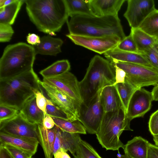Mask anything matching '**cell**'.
Returning <instances> with one entry per match:
<instances>
[{
	"instance_id": "cell-44",
	"label": "cell",
	"mask_w": 158,
	"mask_h": 158,
	"mask_svg": "<svg viewBox=\"0 0 158 158\" xmlns=\"http://www.w3.org/2000/svg\"><path fill=\"white\" fill-rule=\"evenodd\" d=\"M43 125L46 129L53 128L55 126L54 121L51 116L46 114L43 120Z\"/></svg>"
},
{
	"instance_id": "cell-17",
	"label": "cell",
	"mask_w": 158,
	"mask_h": 158,
	"mask_svg": "<svg viewBox=\"0 0 158 158\" xmlns=\"http://www.w3.org/2000/svg\"><path fill=\"white\" fill-rule=\"evenodd\" d=\"M100 100L105 112L115 111L123 107L117 90L113 85L103 88Z\"/></svg>"
},
{
	"instance_id": "cell-6",
	"label": "cell",
	"mask_w": 158,
	"mask_h": 158,
	"mask_svg": "<svg viewBox=\"0 0 158 158\" xmlns=\"http://www.w3.org/2000/svg\"><path fill=\"white\" fill-rule=\"evenodd\" d=\"M131 121L123 107L115 111L105 112L96 134L102 147L106 150L123 149L125 145L119 138L123 131H133L130 127Z\"/></svg>"
},
{
	"instance_id": "cell-42",
	"label": "cell",
	"mask_w": 158,
	"mask_h": 158,
	"mask_svg": "<svg viewBox=\"0 0 158 158\" xmlns=\"http://www.w3.org/2000/svg\"><path fill=\"white\" fill-rule=\"evenodd\" d=\"M147 158H158V146L149 143Z\"/></svg>"
},
{
	"instance_id": "cell-33",
	"label": "cell",
	"mask_w": 158,
	"mask_h": 158,
	"mask_svg": "<svg viewBox=\"0 0 158 158\" xmlns=\"http://www.w3.org/2000/svg\"><path fill=\"white\" fill-rule=\"evenodd\" d=\"M116 47L123 51L139 53L135 43L130 34L121 40Z\"/></svg>"
},
{
	"instance_id": "cell-28",
	"label": "cell",
	"mask_w": 158,
	"mask_h": 158,
	"mask_svg": "<svg viewBox=\"0 0 158 158\" xmlns=\"http://www.w3.org/2000/svg\"><path fill=\"white\" fill-rule=\"evenodd\" d=\"M152 36L158 39V10L152 11L138 27Z\"/></svg>"
},
{
	"instance_id": "cell-51",
	"label": "cell",
	"mask_w": 158,
	"mask_h": 158,
	"mask_svg": "<svg viewBox=\"0 0 158 158\" xmlns=\"http://www.w3.org/2000/svg\"><path fill=\"white\" fill-rule=\"evenodd\" d=\"M74 158H81L80 156L77 154H75L73 156Z\"/></svg>"
},
{
	"instance_id": "cell-16",
	"label": "cell",
	"mask_w": 158,
	"mask_h": 158,
	"mask_svg": "<svg viewBox=\"0 0 158 158\" xmlns=\"http://www.w3.org/2000/svg\"><path fill=\"white\" fill-rule=\"evenodd\" d=\"M125 0H89L94 15L97 16L118 15Z\"/></svg>"
},
{
	"instance_id": "cell-19",
	"label": "cell",
	"mask_w": 158,
	"mask_h": 158,
	"mask_svg": "<svg viewBox=\"0 0 158 158\" xmlns=\"http://www.w3.org/2000/svg\"><path fill=\"white\" fill-rule=\"evenodd\" d=\"M63 43L61 39L48 35L41 37L40 43L33 46L36 54L56 56L61 52V47Z\"/></svg>"
},
{
	"instance_id": "cell-35",
	"label": "cell",
	"mask_w": 158,
	"mask_h": 158,
	"mask_svg": "<svg viewBox=\"0 0 158 158\" xmlns=\"http://www.w3.org/2000/svg\"><path fill=\"white\" fill-rule=\"evenodd\" d=\"M14 33L11 25L5 23H0V42H9Z\"/></svg>"
},
{
	"instance_id": "cell-30",
	"label": "cell",
	"mask_w": 158,
	"mask_h": 158,
	"mask_svg": "<svg viewBox=\"0 0 158 158\" xmlns=\"http://www.w3.org/2000/svg\"><path fill=\"white\" fill-rule=\"evenodd\" d=\"M61 148L66 152L69 151L74 156L76 154L78 143L81 139L79 134L69 133L61 130Z\"/></svg>"
},
{
	"instance_id": "cell-27",
	"label": "cell",
	"mask_w": 158,
	"mask_h": 158,
	"mask_svg": "<svg viewBox=\"0 0 158 158\" xmlns=\"http://www.w3.org/2000/svg\"><path fill=\"white\" fill-rule=\"evenodd\" d=\"M55 125L61 130L72 133L86 134V131L82 124L78 120L73 121L62 118L52 117Z\"/></svg>"
},
{
	"instance_id": "cell-45",
	"label": "cell",
	"mask_w": 158,
	"mask_h": 158,
	"mask_svg": "<svg viewBox=\"0 0 158 158\" xmlns=\"http://www.w3.org/2000/svg\"><path fill=\"white\" fill-rule=\"evenodd\" d=\"M0 158H14L2 144L0 145Z\"/></svg>"
},
{
	"instance_id": "cell-8",
	"label": "cell",
	"mask_w": 158,
	"mask_h": 158,
	"mask_svg": "<svg viewBox=\"0 0 158 158\" xmlns=\"http://www.w3.org/2000/svg\"><path fill=\"white\" fill-rule=\"evenodd\" d=\"M102 89L91 99L83 102L79 107L78 120L89 134H96L105 113L100 100Z\"/></svg>"
},
{
	"instance_id": "cell-15",
	"label": "cell",
	"mask_w": 158,
	"mask_h": 158,
	"mask_svg": "<svg viewBox=\"0 0 158 158\" xmlns=\"http://www.w3.org/2000/svg\"><path fill=\"white\" fill-rule=\"evenodd\" d=\"M104 56L110 62L118 61L154 68L144 54L123 51L116 47L105 53Z\"/></svg>"
},
{
	"instance_id": "cell-22",
	"label": "cell",
	"mask_w": 158,
	"mask_h": 158,
	"mask_svg": "<svg viewBox=\"0 0 158 158\" xmlns=\"http://www.w3.org/2000/svg\"><path fill=\"white\" fill-rule=\"evenodd\" d=\"M38 139L44 154L45 158H53V147L56 135L55 127L50 129L46 128L43 124L38 125Z\"/></svg>"
},
{
	"instance_id": "cell-18",
	"label": "cell",
	"mask_w": 158,
	"mask_h": 158,
	"mask_svg": "<svg viewBox=\"0 0 158 158\" xmlns=\"http://www.w3.org/2000/svg\"><path fill=\"white\" fill-rule=\"evenodd\" d=\"M0 143L8 144L23 150L34 155L36 152L38 140L15 136L0 132Z\"/></svg>"
},
{
	"instance_id": "cell-52",
	"label": "cell",
	"mask_w": 158,
	"mask_h": 158,
	"mask_svg": "<svg viewBox=\"0 0 158 158\" xmlns=\"http://www.w3.org/2000/svg\"><path fill=\"white\" fill-rule=\"evenodd\" d=\"M157 40H158V39H157Z\"/></svg>"
},
{
	"instance_id": "cell-11",
	"label": "cell",
	"mask_w": 158,
	"mask_h": 158,
	"mask_svg": "<svg viewBox=\"0 0 158 158\" xmlns=\"http://www.w3.org/2000/svg\"><path fill=\"white\" fill-rule=\"evenodd\" d=\"M39 83L53 103L64 112L69 120H78L80 105L55 87L39 80Z\"/></svg>"
},
{
	"instance_id": "cell-4",
	"label": "cell",
	"mask_w": 158,
	"mask_h": 158,
	"mask_svg": "<svg viewBox=\"0 0 158 158\" xmlns=\"http://www.w3.org/2000/svg\"><path fill=\"white\" fill-rule=\"evenodd\" d=\"M115 72L112 64L98 55L91 60L83 79L79 82L83 102L94 97L104 86L115 83Z\"/></svg>"
},
{
	"instance_id": "cell-25",
	"label": "cell",
	"mask_w": 158,
	"mask_h": 158,
	"mask_svg": "<svg viewBox=\"0 0 158 158\" xmlns=\"http://www.w3.org/2000/svg\"><path fill=\"white\" fill-rule=\"evenodd\" d=\"M69 16L76 14L94 15L89 0H65Z\"/></svg>"
},
{
	"instance_id": "cell-43",
	"label": "cell",
	"mask_w": 158,
	"mask_h": 158,
	"mask_svg": "<svg viewBox=\"0 0 158 158\" xmlns=\"http://www.w3.org/2000/svg\"><path fill=\"white\" fill-rule=\"evenodd\" d=\"M27 43L32 46L39 44L40 42V38L34 33H29L27 36Z\"/></svg>"
},
{
	"instance_id": "cell-3",
	"label": "cell",
	"mask_w": 158,
	"mask_h": 158,
	"mask_svg": "<svg viewBox=\"0 0 158 158\" xmlns=\"http://www.w3.org/2000/svg\"><path fill=\"white\" fill-rule=\"evenodd\" d=\"M39 80L33 69L13 77L0 80V105L19 111L29 99L42 91Z\"/></svg>"
},
{
	"instance_id": "cell-36",
	"label": "cell",
	"mask_w": 158,
	"mask_h": 158,
	"mask_svg": "<svg viewBox=\"0 0 158 158\" xmlns=\"http://www.w3.org/2000/svg\"><path fill=\"white\" fill-rule=\"evenodd\" d=\"M19 112L15 108L5 105H0V122L13 117Z\"/></svg>"
},
{
	"instance_id": "cell-24",
	"label": "cell",
	"mask_w": 158,
	"mask_h": 158,
	"mask_svg": "<svg viewBox=\"0 0 158 158\" xmlns=\"http://www.w3.org/2000/svg\"><path fill=\"white\" fill-rule=\"evenodd\" d=\"M24 0H15L11 4L0 8V23L12 25L14 23L18 13Z\"/></svg>"
},
{
	"instance_id": "cell-50",
	"label": "cell",
	"mask_w": 158,
	"mask_h": 158,
	"mask_svg": "<svg viewBox=\"0 0 158 158\" xmlns=\"http://www.w3.org/2000/svg\"><path fill=\"white\" fill-rule=\"evenodd\" d=\"M119 158H131L127 156L125 154L121 155L120 157Z\"/></svg>"
},
{
	"instance_id": "cell-47",
	"label": "cell",
	"mask_w": 158,
	"mask_h": 158,
	"mask_svg": "<svg viewBox=\"0 0 158 158\" xmlns=\"http://www.w3.org/2000/svg\"><path fill=\"white\" fill-rule=\"evenodd\" d=\"M15 0H5L3 6L2 7H4L11 4L14 2Z\"/></svg>"
},
{
	"instance_id": "cell-7",
	"label": "cell",
	"mask_w": 158,
	"mask_h": 158,
	"mask_svg": "<svg viewBox=\"0 0 158 158\" xmlns=\"http://www.w3.org/2000/svg\"><path fill=\"white\" fill-rule=\"evenodd\" d=\"M110 62L125 72V80L137 89L158 84V69L155 68L118 61Z\"/></svg>"
},
{
	"instance_id": "cell-13",
	"label": "cell",
	"mask_w": 158,
	"mask_h": 158,
	"mask_svg": "<svg viewBox=\"0 0 158 158\" xmlns=\"http://www.w3.org/2000/svg\"><path fill=\"white\" fill-rule=\"evenodd\" d=\"M43 81L57 88L80 105L83 102L80 94L79 82L70 72L68 71L52 77L43 78Z\"/></svg>"
},
{
	"instance_id": "cell-12",
	"label": "cell",
	"mask_w": 158,
	"mask_h": 158,
	"mask_svg": "<svg viewBox=\"0 0 158 158\" xmlns=\"http://www.w3.org/2000/svg\"><path fill=\"white\" fill-rule=\"evenodd\" d=\"M123 16L131 28H138L155 8L153 0H128Z\"/></svg>"
},
{
	"instance_id": "cell-38",
	"label": "cell",
	"mask_w": 158,
	"mask_h": 158,
	"mask_svg": "<svg viewBox=\"0 0 158 158\" xmlns=\"http://www.w3.org/2000/svg\"><path fill=\"white\" fill-rule=\"evenodd\" d=\"M148 127L149 131L153 136L158 135V110L150 116Z\"/></svg>"
},
{
	"instance_id": "cell-31",
	"label": "cell",
	"mask_w": 158,
	"mask_h": 158,
	"mask_svg": "<svg viewBox=\"0 0 158 158\" xmlns=\"http://www.w3.org/2000/svg\"><path fill=\"white\" fill-rule=\"evenodd\" d=\"M76 154L81 158H102L90 144L81 139L78 143Z\"/></svg>"
},
{
	"instance_id": "cell-49",
	"label": "cell",
	"mask_w": 158,
	"mask_h": 158,
	"mask_svg": "<svg viewBox=\"0 0 158 158\" xmlns=\"http://www.w3.org/2000/svg\"><path fill=\"white\" fill-rule=\"evenodd\" d=\"M5 1V0H0V8L3 6Z\"/></svg>"
},
{
	"instance_id": "cell-23",
	"label": "cell",
	"mask_w": 158,
	"mask_h": 158,
	"mask_svg": "<svg viewBox=\"0 0 158 158\" xmlns=\"http://www.w3.org/2000/svg\"><path fill=\"white\" fill-rule=\"evenodd\" d=\"M139 53L144 54L158 43L157 40L139 28H131L130 33Z\"/></svg>"
},
{
	"instance_id": "cell-48",
	"label": "cell",
	"mask_w": 158,
	"mask_h": 158,
	"mask_svg": "<svg viewBox=\"0 0 158 158\" xmlns=\"http://www.w3.org/2000/svg\"><path fill=\"white\" fill-rule=\"evenodd\" d=\"M153 136V139L155 143V144L158 146V135H154Z\"/></svg>"
},
{
	"instance_id": "cell-40",
	"label": "cell",
	"mask_w": 158,
	"mask_h": 158,
	"mask_svg": "<svg viewBox=\"0 0 158 158\" xmlns=\"http://www.w3.org/2000/svg\"><path fill=\"white\" fill-rule=\"evenodd\" d=\"M56 131V135L53 147V154L61 148L62 136L61 130L56 125L54 126Z\"/></svg>"
},
{
	"instance_id": "cell-39",
	"label": "cell",
	"mask_w": 158,
	"mask_h": 158,
	"mask_svg": "<svg viewBox=\"0 0 158 158\" xmlns=\"http://www.w3.org/2000/svg\"><path fill=\"white\" fill-rule=\"evenodd\" d=\"M36 104L39 108L46 115V98L43 95L42 91H38L35 94Z\"/></svg>"
},
{
	"instance_id": "cell-32",
	"label": "cell",
	"mask_w": 158,
	"mask_h": 158,
	"mask_svg": "<svg viewBox=\"0 0 158 158\" xmlns=\"http://www.w3.org/2000/svg\"><path fill=\"white\" fill-rule=\"evenodd\" d=\"M46 114L53 117L69 120L67 114L64 112L54 104L51 100L47 98Z\"/></svg>"
},
{
	"instance_id": "cell-37",
	"label": "cell",
	"mask_w": 158,
	"mask_h": 158,
	"mask_svg": "<svg viewBox=\"0 0 158 158\" xmlns=\"http://www.w3.org/2000/svg\"><path fill=\"white\" fill-rule=\"evenodd\" d=\"M144 54L152 66L158 69V42Z\"/></svg>"
},
{
	"instance_id": "cell-46",
	"label": "cell",
	"mask_w": 158,
	"mask_h": 158,
	"mask_svg": "<svg viewBox=\"0 0 158 158\" xmlns=\"http://www.w3.org/2000/svg\"><path fill=\"white\" fill-rule=\"evenodd\" d=\"M151 92L153 100L158 101V84L154 86Z\"/></svg>"
},
{
	"instance_id": "cell-29",
	"label": "cell",
	"mask_w": 158,
	"mask_h": 158,
	"mask_svg": "<svg viewBox=\"0 0 158 158\" xmlns=\"http://www.w3.org/2000/svg\"><path fill=\"white\" fill-rule=\"evenodd\" d=\"M113 85L115 86L117 90L127 113L130 100L137 89L131 84L125 80L124 82L118 83Z\"/></svg>"
},
{
	"instance_id": "cell-20",
	"label": "cell",
	"mask_w": 158,
	"mask_h": 158,
	"mask_svg": "<svg viewBox=\"0 0 158 158\" xmlns=\"http://www.w3.org/2000/svg\"><path fill=\"white\" fill-rule=\"evenodd\" d=\"M149 143L141 136L135 137L125 145V154L131 158H147Z\"/></svg>"
},
{
	"instance_id": "cell-21",
	"label": "cell",
	"mask_w": 158,
	"mask_h": 158,
	"mask_svg": "<svg viewBox=\"0 0 158 158\" xmlns=\"http://www.w3.org/2000/svg\"><path fill=\"white\" fill-rule=\"evenodd\" d=\"M19 112L23 117L29 122L37 125L43 124L45 114L38 107L35 95L25 103Z\"/></svg>"
},
{
	"instance_id": "cell-9",
	"label": "cell",
	"mask_w": 158,
	"mask_h": 158,
	"mask_svg": "<svg viewBox=\"0 0 158 158\" xmlns=\"http://www.w3.org/2000/svg\"><path fill=\"white\" fill-rule=\"evenodd\" d=\"M0 132L39 141L38 125L28 121L19 112L13 117L0 122Z\"/></svg>"
},
{
	"instance_id": "cell-14",
	"label": "cell",
	"mask_w": 158,
	"mask_h": 158,
	"mask_svg": "<svg viewBox=\"0 0 158 158\" xmlns=\"http://www.w3.org/2000/svg\"><path fill=\"white\" fill-rule=\"evenodd\" d=\"M153 100L152 92L144 88L137 89L129 101L127 116L130 120L143 117L151 109Z\"/></svg>"
},
{
	"instance_id": "cell-1",
	"label": "cell",
	"mask_w": 158,
	"mask_h": 158,
	"mask_svg": "<svg viewBox=\"0 0 158 158\" xmlns=\"http://www.w3.org/2000/svg\"><path fill=\"white\" fill-rule=\"evenodd\" d=\"M30 20L38 30L56 35L69 17L65 0H25Z\"/></svg>"
},
{
	"instance_id": "cell-5",
	"label": "cell",
	"mask_w": 158,
	"mask_h": 158,
	"mask_svg": "<svg viewBox=\"0 0 158 158\" xmlns=\"http://www.w3.org/2000/svg\"><path fill=\"white\" fill-rule=\"evenodd\" d=\"M36 55L33 46L26 43L7 45L0 59V80L13 77L33 69Z\"/></svg>"
},
{
	"instance_id": "cell-26",
	"label": "cell",
	"mask_w": 158,
	"mask_h": 158,
	"mask_svg": "<svg viewBox=\"0 0 158 158\" xmlns=\"http://www.w3.org/2000/svg\"><path fill=\"white\" fill-rule=\"evenodd\" d=\"M70 63L67 60H59L41 70L39 73L43 78H48L58 76L69 71Z\"/></svg>"
},
{
	"instance_id": "cell-2",
	"label": "cell",
	"mask_w": 158,
	"mask_h": 158,
	"mask_svg": "<svg viewBox=\"0 0 158 158\" xmlns=\"http://www.w3.org/2000/svg\"><path fill=\"white\" fill-rule=\"evenodd\" d=\"M67 22L69 34L89 36H126L118 15L97 16L76 14Z\"/></svg>"
},
{
	"instance_id": "cell-41",
	"label": "cell",
	"mask_w": 158,
	"mask_h": 158,
	"mask_svg": "<svg viewBox=\"0 0 158 158\" xmlns=\"http://www.w3.org/2000/svg\"><path fill=\"white\" fill-rule=\"evenodd\" d=\"M113 65L115 68L116 79V81L113 85L118 83L124 82L126 76V73L122 69L114 65Z\"/></svg>"
},
{
	"instance_id": "cell-10",
	"label": "cell",
	"mask_w": 158,
	"mask_h": 158,
	"mask_svg": "<svg viewBox=\"0 0 158 158\" xmlns=\"http://www.w3.org/2000/svg\"><path fill=\"white\" fill-rule=\"evenodd\" d=\"M66 36L75 44L99 54H104L116 47L122 40L119 37L116 35L96 37L69 34Z\"/></svg>"
},
{
	"instance_id": "cell-34",
	"label": "cell",
	"mask_w": 158,
	"mask_h": 158,
	"mask_svg": "<svg viewBox=\"0 0 158 158\" xmlns=\"http://www.w3.org/2000/svg\"><path fill=\"white\" fill-rule=\"evenodd\" d=\"M14 158H32L33 155L21 149L7 144L0 143Z\"/></svg>"
}]
</instances>
